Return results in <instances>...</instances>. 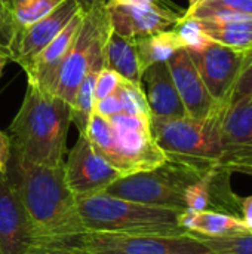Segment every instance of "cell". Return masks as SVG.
I'll list each match as a JSON object with an SVG mask.
<instances>
[{
  "label": "cell",
  "mask_w": 252,
  "mask_h": 254,
  "mask_svg": "<svg viewBox=\"0 0 252 254\" xmlns=\"http://www.w3.org/2000/svg\"><path fill=\"white\" fill-rule=\"evenodd\" d=\"M7 179L16 190L37 237V254H67L86 234L64 165L46 167L10 153Z\"/></svg>",
  "instance_id": "obj_1"
},
{
  "label": "cell",
  "mask_w": 252,
  "mask_h": 254,
  "mask_svg": "<svg viewBox=\"0 0 252 254\" xmlns=\"http://www.w3.org/2000/svg\"><path fill=\"white\" fill-rule=\"evenodd\" d=\"M71 106L62 98L27 85L18 113L9 125L10 153L25 162L64 165Z\"/></svg>",
  "instance_id": "obj_2"
},
{
  "label": "cell",
  "mask_w": 252,
  "mask_h": 254,
  "mask_svg": "<svg viewBox=\"0 0 252 254\" xmlns=\"http://www.w3.org/2000/svg\"><path fill=\"white\" fill-rule=\"evenodd\" d=\"M150 118L125 112L104 118L94 112L85 135L122 176L153 170L166 161V155L153 137Z\"/></svg>",
  "instance_id": "obj_3"
},
{
  "label": "cell",
  "mask_w": 252,
  "mask_h": 254,
  "mask_svg": "<svg viewBox=\"0 0 252 254\" xmlns=\"http://www.w3.org/2000/svg\"><path fill=\"white\" fill-rule=\"evenodd\" d=\"M86 232L128 235H184L178 225L180 211L138 204L98 192L76 196Z\"/></svg>",
  "instance_id": "obj_4"
},
{
  "label": "cell",
  "mask_w": 252,
  "mask_h": 254,
  "mask_svg": "<svg viewBox=\"0 0 252 254\" xmlns=\"http://www.w3.org/2000/svg\"><path fill=\"white\" fill-rule=\"evenodd\" d=\"M226 106L205 119L150 118L151 132L166 158L199 168L221 165L226 149L221 135V119Z\"/></svg>",
  "instance_id": "obj_5"
},
{
  "label": "cell",
  "mask_w": 252,
  "mask_h": 254,
  "mask_svg": "<svg viewBox=\"0 0 252 254\" xmlns=\"http://www.w3.org/2000/svg\"><path fill=\"white\" fill-rule=\"evenodd\" d=\"M211 170L166 158V161L157 168L119 177L105 188L104 192L138 204L183 213L186 211V189L201 180Z\"/></svg>",
  "instance_id": "obj_6"
},
{
  "label": "cell",
  "mask_w": 252,
  "mask_h": 254,
  "mask_svg": "<svg viewBox=\"0 0 252 254\" xmlns=\"http://www.w3.org/2000/svg\"><path fill=\"white\" fill-rule=\"evenodd\" d=\"M110 33L111 25L105 3L94 4L85 10L79 33L56 73L52 88L53 95L70 106L73 104L80 82L88 73L92 60L104 49Z\"/></svg>",
  "instance_id": "obj_7"
},
{
  "label": "cell",
  "mask_w": 252,
  "mask_h": 254,
  "mask_svg": "<svg viewBox=\"0 0 252 254\" xmlns=\"http://www.w3.org/2000/svg\"><path fill=\"white\" fill-rule=\"evenodd\" d=\"M208 247L195 235H128L86 232L67 254H205Z\"/></svg>",
  "instance_id": "obj_8"
},
{
  "label": "cell",
  "mask_w": 252,
  "mask_h": 254,
  "mask_svg": "<svg viewBox=\"0 0 252 254\" xmlns=\"http://www.w3.org/2000/svg\"><path fill=\"white\" fill-rule=\"evenodd\" d=\"M111 30L131 39L175 28L186 9L171 0H107Z\"/></svg>",
  "instance_id": "obj_9"
},
{
  "label": "cell",
  "mask_w": 252,
  "mask_h": 254,
  "mask_svg": "<svg viewBox=\"0 0 252 254\" xmlns=\"http://www.w3.org/2000/svg\"><path fill=\"white\" fill-rule=\"evenodd\" d=\"M189 54L211 97L218 104L227 106L235 83L244 70L248 52L211 42L206 48L201 51H189Z\"/></svg>",
  "instance_id": "obj_10"
},
{
  "label": "cell",
  "mask_w": 252,
  "mask_h": 254,
  "mask_svg": "<svg viewBox=\"0 0 252 254\" xmlns=\"http://www.w3.org/2000/svg\"><path fill=\"white\" fill-rule=\"evenodd\" d=\"M64 176L74 196L104 192L122 174L113 168L91 144L85 134H79L74 147L64 164Z\"/></svg>",
  "instance_id": "obj_11"
},
{
  "label": "cell",
  "mask_w": 252,
  "mask_h": 254,
  "mask_svg": "<svg viewBox=\"0 0 252 254\" xmlns=\"http://www.w3.org/2000/svg\"><path fill=\"white\" fill-rule=\"evenodd\" d=\"M0 254H37L34 228L6 173H0Z\"/></svg>",
  "instance_id": "obj_12"
},
{
  "label": "cell",
  "mask_w": 252,
  "mask_h": 254,
  "mask_svg": "<svg viewBox=\"0 0 252 254\" xmlns=\"http://www.w3.org/2000/svg\"><path fill=\"white\" fill-rule=\"evenodd\" d=\"M79 9H82V6L76 0H64L48 16L18 31L9 43L10 61L19 64L25 71Z\"/></svg>",
  "instance_id": "obj_13"
},
{
  "label": "cell",
  "mask_w": 252,
  "mask_h": 254,
  "mask_svg": "<svg viewBox=\"0 0 252 254\" xmlns=\"http://www.w3.org/2000/svg\"><path fill=\"white\" fill-rule=\"evenodd\" d=\"M166 63L189 118L205 119L224 107L211 97L187 49L177 51Z\"/></svg>",
  "instance_id": "obj_14"
},
{
  "label": "cell",
  "mask_w": 252,
  "mask_h": 254,
  "mask_svg": "<svg viewBox=\"0 0 252 254\" xmlns=\"http://www.w3.org/2000/svg\"><path fill=\"white\" fill-rule=\"evenodd\" d=\"M83 15L85 10L79 9L68 24L56 34V37L34 58L31 65L25 70L28 85L52 94L56 73L79 33Z\"/></svg>",
  "instance_id": "obj_15"
},
{
  "label": "cell",
  "mask_w": 252,
  "mask_h": 254,
  "mask_svg": "<svg viewBox=\"0 0 252 254\" xmlns=\"http://www.w3.org/2000/svg\"><path fill=\"white\" fill-rule=\"evenodd\" d=\"M141 89L146 95L150 115L153 118L187 116L166 61L156 63L143 71Z\"/></svg>",
  "instance_id": "obj_16"
},
{
  "label": "cell",
  "mask_w": 252,
  "mask_h": 254,
  "mask_svg": "<svg viewBox=\"0 0 252 254\" xmlns=\"http://www.w3.org/2000/svg\"><path fill=\"white\" fill-rule=\"evenodd\" d=\"M221 135L226 164L232 158L252 149V101L242 100L226 106L221 119Z\"/></svg>",
  "instance_id": "obj_17"
},
{
  "label": "cell",
  "mask_w": 252,
  "mask_h": 254,
  "mask_svg": "<svg viewBox=\"0 0 252 254\" xmlns=\"http://www.w3.org/2000/svg\"><path fill=\"white\" fill-rule=\"evenodd\" d=\"M178 225L190 235L206 238H226L251 234L241 217L205 210V211H183L178 216Z\"/></svg>",
  "instance_id": "obj_18"
},
{
  "label": "cell",
  "mask_w": 252,
  "mask_h": 254,
  "mask_svg": "<svg viewBox=\"0 0 252 254\" xmlns=\"http://www.w3.org/2000/svg\"><path fill=\"white\" fill-rule=\"evenodd\" d=\"M104 67L116 71L123 80L141 86V65L135 39L111 30L104 46Z\"/></svg>",
  "instance_id": "obj_19"
},
{
  "label": "cell",
  "mask_w": 252,
  "mask_h": 254,
  "mask_svg": "<svg viewBox=\"0 0 252 254\" xmlns=\"http://www.w3.org/2000/svg\"><path fill=\"white\" fill-rule=\"evenodd\" d=\"M199 21L212 42L242 52L252 51V18Z\"/></svg>",
  "instance_id": "obj_20"
},
{
  "label": "cell",
  "mask_w": 252,
  "mask_h": 254,
  "mask_svg": "<svg viewBox=\"0 0 252 254\" xmlns=\"http://www.w3.org/2000/svg\"><path fill=\"white\" fill-rule=\"evenodd\" d=\"M104 68V49L92 60L88 73L85 74L83 80L80 82L74 101L71 104V122L77 127L79 134H85L94 113L95 97H94V86L98 73Z\"/></svg>",
  "instance_id": "obj_21"
},
{
  "label": "cell",
  "mask_w": 252,
  "mask_h": 254,
  "mask_svg": "<svg viewBox=\"0 0 252 254\" xmlns=\"http://www.w3.org/2000/svg\"><path fill=\"white\" fill-rule=\"evenodd\" d=\"M135 43H137L141 71H144L147 67L156 63L168 61L177 51L184 49L174 28L138 37L135 39Z\"/></svg>",
  "instance_id": "obj_22"
},
{
  "label": "cell",
  "mask_w": 252,
  "mask_h": 254,
  "mask_svg": "<svg viewBox=\"0 0 252 254\" xmlns=\"http://www.w3.org/2000/svg\"><path fill=\"white\" fill-rule=\"evenodd\" d=\"M62 1L64 0H13V36L22 28L48 16Z\"/></svg>",
  "instance_id": "obj_23"
},
{
  "label": "cell",
  "mask_w": 252,
  "mask_h": 254,
  "mask_svg": "<svg viewBox=\"0 0 252 254\" xmlns=\"http://www.w3.org/2000/svg\"><path fill=\"white\" fill-rule=\"evenodd\" d=\"M186 16L199 19L220 15H247L252 16V0H211L195 9L186 10Z\"/></svg>",
  "instance_id": "obj_24"
},
{
  "label": "cell",
  "mask_w": 252,
  "mask_h": 254,
  "mask_svg": "<svg viewBox=\"0 0 252 254\" xmlns=\"http://www.w3.org/2000/svg\"><path fill=\"white\" fill-rule=\"evenodd\" d=\"M174 30L178 34L184 49H189V51H201L212 42L208 37V34L203 31L201 21L193 16L184 15Z\"/></svg>",
  "instance_id": "obj_25"
},
{
  "label": "cell",
  "mask_w": 252,
  "mask_h": 254,
  "mask_svg": "<svg viewBox=\"0 0 252 254\" xmlns=\"http://www.w3.org/2000/svg\"><path fill=\"white\" fill-rule=\"evenodd\" d=\"M217 168V167H215ZM212 168L208 171L201 180L190 185L184 192V202L187 211H205L212 207V192H211V180L215 171Z\"/></svg>",
  "instance_id": "obj_26"
},
{
  "label": "cell",
  "mask_w": 252,
  "mask_h": 254,
  "mask_svg": "<svg viewBox=\"0 0 252 254\" xmlns=\"http://www.w3.org/2000/svg\"><path fill=\"white\" fill-rule=\"evenodd\" d=\"M195 237H198L214 254H252V234L226 238H206L199 235Z\"/></svg>",
  "instance_id": "obj_27"
},
{
  "label": "cell",
  "mask_w": 252,
  "mask_h": 254,
  "mask_svg": "<svg viewBox=\"0 0 252 254\" xmlns=\"http://www.w3.org/2000/svg\"><path fill=\"white\" fill-rule=\"evenodd\" d=\"M250 98H252V51L248 52L244 70L235 83L233 92L230 95V103L250 100Z\"/></svg>",
  "instance_id": "obj_28"
},
{
  "label": "cell",
  "mask_w": 252,
  "mask_h": 254,
  "mask_svg": "<svg viewBox=\"0 0 252 254\" xmlns=\"http://www.w3.org/2000/svg\"><path fill=\"white\" fill-rule=\"evenodd\" d=\"M122 82V77L110 70V68H102L98 76H97V80H95V86H94V97H95V103L111 95L116 88L119 86V83Z\"/></svg>",
  "instance_id": "obj_29"
},
{
  "label": "cell",
  "mask_w": 252,
  "mask_h": 254,
  "mask_svg": "<svg viewBox=\"0 0 252 254\" xmlns=\"http://www.w3.org/2000/svg\"><path fill=\"white\" fill-rule=\"evenodd\" d=\"M0 27L10 43L13 36V0H0Z\"/></svg>",
  "instance_id": "obj_30"
},
{
  "label": "cell",
  "mask_w": 252,
  "mask_h": 254,
  "mask_svg": "<svg viewBox=\"0 0 252 254\" xmlns=\"http://www.w3.org/2000/svg\"><path fill=\"white\" fill-rule=\"evenodd\" d=\"M10 159V140L9 135L0 131V173H7Z\"/></svg>",
  "instance_id": "obj_31"
},
{
  "label": "cell",
  "mask_w": 252,
  "mask_h": 254,
  "mask_svg": "<svg viewBox=\"0 0 252 254\" xmlns=\"http://www.w3.org/2000/svg\"><path fill=\"white\" fill-rule=\"evenodd\" d=\"M223 167H226L230 173H241V174L252 176V158L251 159H236V161H230V162L223 164Z\"/></svg>",
  "instance_id": "obj_32"
},
{
  "label": "cell",
  "mask_w": 252,
  "mask_h": 254,
  "mask_svg": "<svg viewBox=\"0 0 252 254\" xmlns=\"http://www.w3.org/2000/svg\"><path fill=\"white\" fill-rule=\"evenodd\" d=\"M241 217H242L244 223L247 225V228L250 229V232L252 234V196H248V198L242 199Z\"/></svg>",
  "instance_id": "obj_33"
},
{
  "label": "cell",
  "mask_w": 252,
  "mask_h": 254,
  "mask_svg": "<svg viewBox=\"0 0 252 254\" xmlns=\"http://www.w3.org/2000/svg\"><path fill=\"white\" fill-rule=\"evenodd\" d=\"M10 61V52L6 46L0 45V76L3 74V70L6 67V64Z\"/></svg>",
  "instance_id": "obj_34"
},
{
  "label": "cell",
  "mask_w": 252,
  "mask_h": 254,
  "mask_svg": "<svg viewBox=\"0 0 252 254\" xmlns=\"http://www.w3.org/2000/svg\"><path fill=\"white\" fill-rule=\"evenodd\" d=\"M76 1L82 6L83 10H88L94 4H98V3H107V0H76Z\"/></svg>",
  "instance_id": "obj_35"
},
{
  "label": "cell",
  "mask_w": 252,
  "mask_h": 254,
  "mask_svg": "<svg viewBox=\"0 0 252 254\" xmlns=\"http://www.w3.org/2000/svg\"><path fill=\"white\" fill-rule=\"evenodd\" d=\"M187 1H189V7L186 10H190V9H195V7H198V6H201L203 3H208L211 0H187Z\"/></svg>",
  "instance_id": "obj_36"
},
{
  "label": "cell",
  "mask_w": 252,
  "mask_h": 254,
  "mask_svg": "<svg viewBox=\"0 0 252 254\" xmlns=\"http://www.w3.org/2000/svg\"><path fill=\"white\" fill-rule=\"evenodd\" d=\"M251 158H252V149L251 150H248V152H244V153H241V155L235 156V158H232L230 161H236V159H251ZM230 161H227V162H230Z\"/></svg>",
  "instance_id": "obj_37"
},
{
  "label": "cell",
  "mask_w": 252,
  "mask_h": 254,
  "mask_svg": "<svg viewBox=\"0 0 252 254\" xmlns=\"http://www.w3.org/2000/svg\"><path fill=\"white\" fill-rule=\"evenodd\" d=\"M0 45H1V46H6V48L9 49V39L6 37V34H4V31L1 30V27H0Z\"/></svg>",
  "instance_id": "obj_38"
},
{
  "label": "cell",
  "mask_w": 252,
  "mask_h": 254,
  "mask_svg": "<svg viewBox=\"0 0 252 254\" xmlns=\"http://www.w3.org/2000/svg\"><path fill=\"white\" fill-rule=\"evenodd\" d=\"M205 254H214V253H211V252H208V253H205Z\"/></svg>",
  "instance_id": "obj_39"
},
{
  "label": "cell",
  "mask_w": 252,
  "mask_h": 254,
  "mask_svg": "<svg viewBox=\"0 0 252 254\" xmlns=\"http://www.w3.org/2000/svg\"><path fill=\"white\" fill-rule=\"evenodd\" d=\"M73 254H83V253H73Z\"/></svg>",
  "instance_id": "obj_40"
},
{
  "label": "cell",
  "mask_w": 252,
  "mask_h": 254,
  "mask_svg": "<svg viewBox=\"0 0 252 254\" xmlns=\"http://www.w3.org/2000/svg\"><path fill=\"white\" fill-rule=\"evenodd\" d=\"M248 101H252V98H250V100H248Z\"/></svg>",
  "instance_id": "obj_41"
}]
</instances>
